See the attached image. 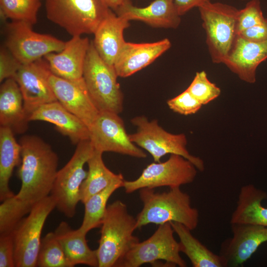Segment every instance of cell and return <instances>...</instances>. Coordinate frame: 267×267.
Instances as JSON below:
<instances>
[{
    "mask_svg": "<svg viewBox=\"0 0 267 267\" xmlns=\"http://www.w3.org/2000/svg\"><path fill=\"white\" fill-rule=\"evenodd\" d=\"M19 142L21 162L17 175L21 185L16 196L33 206L49 195L58 171V157L48 144L36 135H24Z\"/></svg>",
    "mask_w": 267,
    "mask_h": 267,
    "instance_id": "obj_1",
    "label": "cell"
},
{
    "mask_svg": "<svg viewBox=\"0 0 267 267\" xmlns=\"http://www.w3.org/2000/svg\"><path fill=\"white\" fill-rule=\"evenodd\" d=\"M139 190L143 208L136 217L137 229L150 223L160 225L171 222L180 223L191 230L197 227L199 212L191 206L189 195L180 187L170 188L163 192L147 188Z\"/></svg>",
    "mask_w": 267,
    "mask_h": 267,
    "instance_id": "obj_2",
    "label": "cell"
},
{
    "mask_svg": "<svg viewBox=\"0 0 267 267\" xmlns=\"http://www.w3.org/2000/svg\"><path fill=\"white\" fill-rule=\"evenodd\" d=\"M96 250L98 267H118L139 239L134 235L136 220L129 214L127 205L116 200L107 205L101 225Z\"/></svg>",
    "mask_w": 267,
    "mask_h": 267,
    "instance_id": "obj_3",
    "label": "cell"
},
{
    "mask_svg": "<svg viewBox=\"0 0 267 267\" xmlns=\"http://www.w3.org/2000/svg\"><path fill=\"white\" fill-rule=\"evenodd\" d=\"M47 19L72 37L94 34L112 10L104 0H45Z\"/></svg>",
    "mask_w": 267,
    "mask_h": 267,
    "instance_id": "obj_4",
    "label": "cell"
},
{
    "mask_svg": "<svg viewBox=\"0 0 267 267\" xmlns=\"http://www.w3.org/2000/svg\"><path fill=\"white\" fill-rule=\"evenodd\" d=\"M114 66L105 62L90 41L83 71L87 90L99 111L120 114L123 110L124 96Z\"/></svg>",
    "mask_w": 267,
    "mask_h": 267,
    "instance_id": "obj_5",
    "label": "cell"
},
{
    "mask_svg": "<svg viewBox=\"0 0 267 267\" xmlns=\"http://www.w3.org/2000/svg\"><path fill=\"white\" fill-rule=\"evenodd\" d=\"M136 127V131L129 134L131 141L147 151L154 162H161L167 154L180 155L190 161L199 171L205 169L202 159L192 155L187 148V140L184 134H174L161 127L157 120L149 121L143 115L137 116L131 120Z\"/></svg>",
    "mask_w": 267,
    "mask_h": 267,
    "instance_id": "obj_6",
    "label": "cell"
},
{
    "mask_svg": "<svg viewBox=\"0 0 267 267\" xmlns=\"http://www.w3.org/2000/svg\"><path fill=\"white\" fill-rule=\"evenodd\" d=\"M198 8L211 60L214 63L223 64L237 36L239 9L230 5L211 1Z\"/></svg>",
    "mask_w": 267,
    "mask_h": 267,
    "instance_id": "obj_7",
    "label": "cell"
},
{
    "mask_svg": "<svg viewBox=\"0 0 267 267\" xmlns=\"http://www.w3.org/2000/svg\"><path fill=\"white\" fill-rule=\"evenodd\" d=\"M94 151L89 140L81 141L69 161L57 173L50 195L55 200L56 208L68 218L76 213L81 186L88 175L84 167Z\"/></svg>",
    "mask_w": 267,
    "mask_h": 267,
    "instance_id": "obj_8",
    "label": "cell"
},
{
    "mask_svg": "<svg viewBox=\"0 0 267 267\" xmlns=\"http://www.w3.org/2000/svg\"><path fill=\"white\" fill-rule=\"evenodd\" d=\"M55 208L56 202L52 196L45 197L33 205L13 231L15 267H37L43 228Z\"/></svg>",
    "mask_w": 267,
    "mask_h": 267,
    "instance_id": "obj_9",
    "label": "cell"
},
{
    "mask_svg": "<svg viewBox=\"0 0 267 267\" xmlns=\"http://www.w3.org/2000/svg\"><path fill=\"white\" fill-rule=\"evenodd\" d=\"M170 222L159 225L147 239L135 244L127 253L118 267H139L143 264L163 260L173 267H186L187 264L180 255L179 242Z\"/></svg>",
    "mask_w": 267,
    "mask_h": 267,
    "instance_id": "obj_10",
    "label": "cell"
},
{
    "mask_svg": "<svg viewBox=\"0 0 267 267\" xmlns=\"http://www.w3.org/2000/svg\"><path fill=\"white\" fill-rule=\"evenodd\" d=\"M197 169L189 160L177 154H171L165 162L148 165L134 180H124L123 187L130 194L144 188L154 189L168 186L180 187L194 180Z\"/></svg>",
    "mask_w": 267,
    "mask_h": 267,
    "instance_id": "obj_11",
    "label": "cell"
},
{
    "mask_svg": "<svg viewBox=\"0 0 267 267\" xmlns=\"http://www.w3.org/2000/svg\"><path fill=\"white\" fill-rule=\"evenodd\" d=\"M32 27L20 21H11L5 26L4 46L22 64L35 62L49 53L60 52L65 46V42L35 32Z\"/></svg>",
    "mask_w": 267,
    "mask_h": 267,
    "instance_id": "obj_12",
    "label": "cell"
},
{
    "mask_svg": "<svg viewBox=\"0 0 267 267\" xmlns=\"http://www.w3.org/2000/svg\"><path fill=\"white\" fill-rule=\"evenodd\" d=\"M89 130V140L94 150L112 152L137 158H145V152L133 143L118 114L99 112Z\"/></svg>",
    "mask_w": 267,
    "mask_h": 267,
    "instance_id": "obj_13",
    "label": "cell"
},
{
    "mask_svg": "<svg viewBox=\"0 0 267 267\" xmlns=\"http://www.w3.org/2000/svg\"><path fill=\"white\" fill-rule=\"evenodd\" d=\"M43 63L48 82L57 100L89 128L99 111L91 99L85 82L76 83L58 77L50 71L44 59Z\"/></svg>",
    "mask_w": 267,
    "mask_h": 267,
    "instance_id": "obj_14",
    "label": "cell"
},
{
    "mask_svg": "<svg viewBox=\"0 0 267 267\" xmlns=\"http://www.w3.org/2000/svg\"><path fill=\"white\" fill-rule=\"evenodd\" d=\"M232 236L221 246L219 255L224 267L243 265L263 243L267 242V226L249 223H231Z\"/></svg>",
    "mask_w": 267,
    "mask_h": 267,
    "instance_id": "obj_15",
    "label": "cell"
},
{
    "mask_svg": "<svg viewBox=\"0 0 267 267\" xmlns=\"http://www.w3.org/2000/svg\"><path fill=\"white\" fill-rule=\"evenodd\" d=\"M14 79L21 90L28 120L30 114L40 106L57 101L48 82L43 59L22 64Z\"/></svg>",
    "mask_w": 267,
    "mask_h": 267,
    "instance_id": "obj_16",
    "label": "cell"
},
{
    "mask_svg": "<svg viewBox=\"0 0 267 267\" xmlns=\"http://www.w3.org/2000/svg\"><path fill=\"white\" fill-rule=\"evenodd\" d=\"M90 43L87 38L73 36L65 42L61 51L49 53L44 59L53 74L76 83H83L84 67Z\"/></svg>",
    "mask_w": 267,
    "mask_h": 267,
    "instance_id": "obj_17",
    "label": "cell"
},
{
    "mask_svg": "<svg viewBox=\"0 0 267 267\" xmlns=\"http://www.w3.org/2000/svg\"><path fill=\"white\" fill-rule=\"evenodd\" d=\"M267 59V41L256 43L237 35L223 64L242 81L253 84L259 65Z\"/></svg>",
    "mask_w": 267,
    "mask_h": 267,
    "instance_id": "obj_18",
    "label": "cell"
},
{
    "mask_svg": "<svg viewBox=\"0 0 267 267\" xmlns=\"http://www.w3.org/2000/svg\"><path fill=\"white\" fill-rule=\"evenodd\" d=\"M171 46V43L167 38L151 43L126 42L114 64L118 77L127 78L142 70Z\"/></svg>",
    "mask_w": 267,
    "mask_h": 267,
    "instance_id": "obj_19",
    "label": "cell"
},
{
    "mask_svg": "<svg viewBox=\"0 0 267 267\" xmlns=\"http://www.w3.org/2000/svg\"><path fill=\"white\" fill-rule=\"evenodd\" d=\"M115 12L130 21H140L155 28L176 29L181 22L174 0H153L145 7L136 6L128 0Z\"/></svg>",
    "mask_w": 267,
    "mask_h": 267,
    "instance_id": "obj_20",
    "label": "cell"
},
{
    "mask_svg": "<svg viewBox=\"0 0 267 267\" xmlns=\"http://www.w3.org/2000/svg\"><path fill=\"white\" fill-rule=\"evenodd\" d=\"M29 121H42L54 125L60 133L68 137L75 144L89 140V127L58 101L38 107L30 114Z\"/></svg>",
    "mask_w": 267,
    "mask_h": 267,
    "instance_id": "obj_21",
    "label": "cell"
},
{
    "mask_svg": "<svg viewBox=\"0 0 267 267\" xmlns=\"http://www.w3.org/2000/svg\"><path fill=\"white\" fill-rule=\"evenodd\" d=\"M130 25L129 20L111 10L94 32L93 45L99 56L107 64L114 66L126 43L124 31Z\"/></svg>",
    "mask_w": 267,
    "mask_h": 267,
    "instance_id": "obj_22",
    "label": "cell"
},
{
    "mask_svg": "<svg viewBox=\"0 0 267 267\" xmlns=\"http://www.w3.org/2000/svg\"><path fill=\"white\" fill-rule=\"evenodd\" d=\"M29 122L17 82L14 78L4 80L0 87V127L9 128L15 134H22Z\"/></svg>",
    "mask_w": 267,
    "mask_h": 267,
    "instance_id": "obj_23",
    "label": "cell"
},
{
    "mask_svg": "<svg viewBox=\"0 0 267 267\" xmlns=\"http://www.w3.org/2000/svg\"><path fill=\"white\" fill-rule=\"evenodd\" d=\"M71 267L84 265L98 267L96 250L88 245L86 234L79 228L72 229L65 222H61L54 231Z\"/></svg>",
    "mask_w": 267,
    "mask_h": 267,
    "instance_id": "obj_24",
    "label": "cell"
},
{
    "mask_svg": "<svg viewBox=\"0 0 267 267\" xmlns=\"http://www.w3.org/2000/svg\"><path fill=\"white\" fill-rule=\"evenodd\" d=\"M266 198L267 193L253 184L241 187L236 208L231 216L230 224L249 223L267 226V208L262 205Z\"/></svg>",
    "mask_w": 267,
    "mask_h": 267,
    "instance_id": "obj_25",
    "label": "cell"
},
{
    "mask_svg": "<svg viewBox=\"0 0 267 267\" xmlns=\"http://www.w3.org/2000/svg\"><path fill=\"white\" fill-rule=\"evenodd\" d=\"M8 128L0 127V200L13 196L9 183L13 171L21 162V147Z\"/></svg>",
    "mask_w": 267,
    "mask_h": 267,
    "instance_id": "obj_26",
    "label": "cell"
},
{
    "mask_svg": "<svg viewBox=\"0 0 267 267\" xmlns=\"http://www.w3.org/2000/svg\"><path fill=\"white\" fill-rule=\"evenodd\" d=\"M170 223L178 237L180 252L186 255L193 267H224L221 256L208 249L192 234L191 230L180 223Z\"/></svg>",
    "mask_w": 267,
    "mask_h": 267,
    "instance_id": "obj_27",
    "label": "cell"
},
{
    "mask_svg": "<svg viewBox=\"0 0 267 267\" xmlns=\"http://www.w3.org/2000/svg\"><path fill=\"white\" fill-rule=\"evenodd\" d=\"M102 154L94 150L87 161L88 175L81 185L80 192V201L83 204L113 181L124 178L122 174H115L105 166Z\"/></svg>",
    "mask_w": 267,
    "mask_h": 267,
    "instance_id": "obj_28",
    "label": "cell"
},
{
    "mask_svg": "<svg viewBox=\"0 0 267 267\" xmlns=\"http://www.w3.org/2000/svg\"><path fill=\"white\" fill-rule=\"evenodd\" d=\"M124 178L118 179L108 186L91 196L84 204L85 212L83 222L79 228L83 232L101 226L107 207L108 200L113 193L123 187Z\"/></svg>",
    "mask_w": 267,
    "mask_h": 267,
    "instance_id": "obj_29",
    "label": "cell"
},
{
    "mask_svg": "<svg viewBox=\"0 0 267 267\" xmlns=\"http://www.w3.org/2000/svg\"><path fill=\"white\" fill-rule=\"evenodd\" d=\"M33 206L18 198L16 194L1 201L0 205V235L12 234Z\"/></svg>",
    "mask_w": 267,
    "mask_h": 267,
    "instance_id": "obj_30",
    "label": "cell"
},
{
    "mask_svg": "<svg viewBox=\"0 0 267 267\" xmlns=\"http://www.w3.org/2000/svg\"><path fill=\"white\" fill-rule=\"evenodd\" d=\"M41 6L40 0H0V16L2 19L34 25Z\"/></svg>",
    "mask_w": 267,
    "mask_h": 267,
    "instance_id": "obj_31",
    "label": "cell"
},
{
    "mask_svg": "<svg viewBox=\"0 0 267 267\" xmlns=\"http://www.w3.org/2000/svg\"><path fill=\"white\" fill-rule=\"evenodd\" d=\"M38 267H71L54 232L42 238L37 260Z\"/></svg>",
    "mask_w": 267,
    "mask_h": 267,
    "instance_id": "obj_32",
    "label": "cell"
},
{
    "mask_svg": "<svg viewBox=\"0 0 267 267\" xmlns=\"http://www.w3.org/2000/svg\"><path fill=\"white\" fill-rule=\"evenodd\" d=\"M186 89L202 105L218 98L221 92L220 88L208 79L204 71L196 73Z\"/></svg>",
    "mask_w": 267,
    "mask_h": 267,
    "instance_id": "obj_33",
    "label": "cell"
},
{
    "mask_svg": "<svg viewBox=\"0 0 267 267\" xmlns=\"http://www.w3.org/2000/svg\"><path fill=\"white\" fill-rule=\"evenodd\" d=\"M266 19L260 0H250L243 8L238 10L237 35L247 29L263 23Z\"/></svg>",
    "mask_w": 267,
    "mask_h": 267,
    "instance_id": "obj_34",
    "label": "cell"
},
{
    "mask_svg": "<svg viewBox=\"0 0 267 267\" xmlns=\"http://www.w3.org/2000/svg\"><path fill=\"white\" fill-rule=\"evenodd\" d=\"M169 108L175 113L189 115L197 113L202 105L186 89L167 102Z\"/></svg>",
    "mask_w": 267,
    "mask_h": 267,
    "instance_id": "obj_35",
    "label": "cell"
},
{
    "mask_svg": "<svg viewBox=\"0 0 267 267\" xmlns=\"http://www.w3.org/2000/svg\"><path fill=\"white\" fill-rule=\"evenodd\" d=\"M22 64L4 46L0 50V82L14 78Z\"/></svg>",
    "mask_w": 267,
    "mask_h": 267,
    "instance_id": "obj_36",
    "label": "cell"
},
{
    "mask_svg": "<svg viewBox=\"0 0 267 267\" xmlns=\"http://www.w3.org/2000/svg\"><path fill=\"white\" fill-rule=\"evenodd\" d=\"M15 267L13 235H0V267Z\"/></svg>",
    "mask_w": 267,
    "mask_h": 267,
    "instance_id": "obj_37",
    "label": "cell"
},
{
    "mask_svg": "<svg viewBox=\"0 0 267 267\" xmlns=\"http://www.w3.org/2000/svg\"><path fill=\"white\" fill-rule=\"evenodd\" d=\"M237 35L253 42L262 43L267 41V19L259 25L247 29Z\"/></svg>",
    "mask_w": 267,
    "mask_h": 267,
    "instance_id": "obj_38",
    "label": "cell"
},
{
    "mask_svg": "<svg viewBox=\"0 0 267 267\" xmlns=\"http://www.w3.org/2000/svg\"><path fill=\"white\" fill-rule=\"evenodd\" d=\"M210 0H174L177 9L182 16L194 7H199Z\"/></svg>",
    "mask_w": 267,
    "mask_h": 267,
    "instance_id": "obj_39",
    "label": "cell"
},
{
    "mask_svg": "<svg viewBox=\"0 0 267 267\" xmlns=\"http://www.w3.org/2000/svg\"><path fill=\"white\" fill-rule=\"evenodd\" d=\"M107 5L115 11L128 0H104Z\"/></svg>",
    "mask_w": 267,
    "mask_h": 267,
    "instance_id": "obj_40",
    "label": "cell"
}]
</instances>
